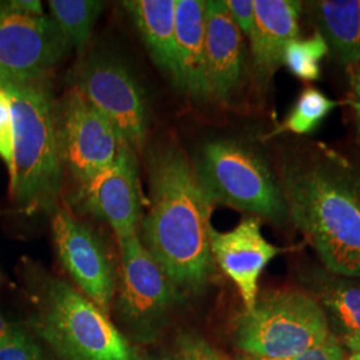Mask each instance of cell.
Returning <instances> with one entry per match:
<instances>
[{
	"mask_svg": "<svg viewBox=\"0 0 360 360\" xmlns=\"http://www.w3.org/2000/svg\"><path fill=\"white\" fill-rule=\"evenodd\" d=\"M148 166L144 247L181 294H196L215 271L210 245L215 205L178 146L167 144L151 153Z\"/></svg>",
	"mask_w": 360,
	"mask_h": 360,
	"instance_id": "cell-1",
	"label": "cell"
},
{
	"mask_svg": "<svg viewBox=\"0 0 360 360\" xmlns=\"http://www.w3.org/2000/svg\"><path fill=\"white\" fill-rule=\"evenodd\" d=\"M279 180L288 219L324 270L360 278V172L333 154L292 155Z\"/></svg>",
	"mask_w": 360,
	"mask_h": 360,
	"instance_id": "cell-2",
	"label": "cell"
},
{
	"mask_svg": "<svg viewBox=\"0 0 360 360\" xmlns=\"http://www.w3.org/2000/svg\"><path fill=\"white\" fill-rule=\"evenodd\" d=\"M13 117L11 196L27 214H53L62 190L63 163L49 79H0Z\"/></svg>",
	"mask_w": 360,
	"mask_h": 360,
	"instance_id": "cell-3",
	"label": "cell"
},
{
	"mask_svg": "<svg viewBox=\"0 0 360 360\" xmlns=\"http://www.w3.org/2000/svg\"><path fill=\"white\" fill-rule=\"evenodd\" d=\"M34 330L63 360H142L103 309L60 279L43 285Z\"/></svg>",
	"mask_w": 360,
	"mask_h": 360,
	"instance_id": "cell-4",
	"label": "cell"
},
{
	"mask_svg": "<svg viewBox=\"0 0 360 360\" xmlns=\"http://www.w3.org/2000/svg\"><path fill=\"white\" fill-rule=\"evenodd\" d=\"M193 168L215 206L232 207L274 223L288 219L281 180L266 159L245 143L236 139L206 143Z\"/></svg>",
	"mask_w": 360,
	"mask_h": 360,
	"instance_id": "cell-5",
	"label": "cell"
},
{
	"mask_svg": "<svg viewBox=\"0 0 360 360\" xmlns=\"http://www.w3.org/2000/svg\"><path fill=\"white\" fill-rule=\"evenodd\" d=\"M331 335L326 314L307 292L276 290L257 295L236 319L235 342L242 354L287 359L321 346Z\"/></svg>",
	"mask_w": 360,
	"mask_h": 360,
	"instance_id": "cell-6",
	"label": "cell"
},
{
	"mask_svg": "<svg viewBox=\"0 0 360 360\" xmlns=\"http://www.w3.org/2000/svg\"><path fill=\"white\" fill-rule=\"evenodd\" d=\"M55 127L63 167L77 187L89 184L114 163L122 141L110 120L77 89L55 102Z\"/></svg>",
	"mask_w": 360,
	"mask_h": 360,
	"instance_id": "cell-7",
	"label": "cell"
},
{
	"mask_svg": "<svg viewBox=\"0 0 360 360\" xmlns=\"http://www.w3.org/2000/svg\"><path fill=\"white\" fill-rule=\"evenodd\" d=\"M122 275L117 309L138 339H153L168 312L180 302L179 290L147 251L138 233L117 240Z\"/></svg>",
	"mask_w": 360,
	"mask_h": 360,
	"instance_id": "cell-8",
	"label": "cell"
},
{
	"mask_svg": "<svg viewBox=\"0 0 360 360\" xmlns=\"http://www.w3.org/2000/svg\"><path fill=\"white\" fill-rule=\"evenodd\" d=\"M77 90L103 114L119 139L141 151L148 129V107L144 91L119 59L95 53L82 65Z\"/></svg>",
	"mask_w": 360,
	"mask_h": 360,
	"instance_id": "cell-9",
	"label": "cell"
},
{
	"mask_svg": "<svg viewBox=\"0 0 360 360\" xmlns=\"http://www.w3.org/2000/svg\"><path fill=\"white\" fill-rule=\"evenodd\" d=\"M52 18L0 1V79L40 80L70 50Z\"/></svg>",
	"mask_w": 360,
	"mask_h": 360,
	"instance_id": "cell-10",
	"label": "cell"
},
{
	"mask_svg": "<svg viewBox=\"0 0 360 360\" xmlns=\"http://www.w3.org/2000/svg\"><path fill=\"white\" fill-rule=\"evenodd\" d=\"M52 232L67 272L82 294L107 314L117 288V274L103 240L62 208L52 214Z\"/></svg>",
	"mask_w": 360,
	"mask_h": 360,
	"instance_id": "cell-11",
	"label": "cell"
},
{
	"mask_svg": "<svg viewBox=\"0 0 360 360\" xmlns=\"http://www.w3.org/2000/svg\"><path fill=\"white\" fill-rule=\"evenodd\" d=\"M74 200L80 212L105 221L117 240L135 235L142 218L136 153L127 143H120L111 167L79 187Z\"/></svg>",
	"mask_w": 360,
	"mask_h": 360,
	"instance_id": "cell-12",
	"label": "cell"
},
{
	"mask_svg": "<svg viewBox=\"0 0 360 360\" xmlns=\"http://www.w3.org/2000/svg\"><path fill=\"white\" fill-rule=\"evenodd\" d=\"M210 245L214 262L236 285L245 309H252L262 272L283 248L271 245L263 236L262 221L255 217L242 220L230 231L219 232L211 226Z\"/></svg>",
	"mask_w": 360,
	"mask_h": 360,
	"instance_id": "cell-13",
	"label": "cell"
},
{
	"mask_svg": "<svg viewBox=\"0 0 360 360\" xmlns=\"http://www.w3.org/2000/svg\"><path fill=\"white\" fill-rule=\"evenodd\" d=\"M207 79L211 99L230 102L243 84L245 37L221 0L205 1Z\"/></svg>",
	"mask_w": 360,
	"mask_h": 360,
	"instance_id": "cell-14",
	"label": "cell"
},
{
	"mask_svg": "<svg viewBox=\"0 0 360 360\" xmlns=\"http://www.w3.org/2000/svg\"><path fill=\"white\" fill-rule=\"evenodd\" d=\"M255 25L250 37L257 77L269 82L283 65L287 44L299 38L303 3L297 0H254Z\"/></svg>",
	"mask_w": 360,
	"mask_h": 360,
	"instance_id": "cell-15",
	"label": "cell"
},
{
	"mask_svg": "<svg viewBox=\"0 0 360 360\" xmlns=\"http://www.w3.org/2000/svg\"><path fill=\"white\" fill-rule=\"evenodd\" d=\"M306 283L324 311L331 334L349 352H360V278L311 270Z\"/></svg>",
	"mask_w": 360,
	"mask_h": 360,
	"instance_id": "cell-16",
	"label": "cell"
},
{
	"mask_svg": "<svg viewBox=\"0 0 360 360\" xmlns=\"http://www.w3.org/2000/svg\"><path fill=\"white\" fill-rule=\"evenodd\" d=\"M176 87L196 101L211 99L207 79L205 1L176 0Z\"/></svg>",
	"mask_w": 360,
	"mask_h": 360,
	"instance_id": "cell-17",
	"label": "cell"
},
{
	"mask_svg": "<svg viewBox=\"0 0 360 360\" xmlns=\"http://www.w3.org/2000/svg\"><path fill=\"white\" fill-rule=\"evenodd\" d=\"M151 58L176 86V0H129L123 3Z\"/></svg>",
	"mask_w": 360,
	"mask_h": 360,
	"instance_id": "cell-18",
	"label": "cell"
},
{
	"mask_svg": "<svg viewBox=\"0 0 360 360\" xmlns=\"http://www.w3.org/2000/svg\"><path fill=\"white\" fill-rule=\"evenodd\" d=\"M309 7L330 53L352 70L360 62V0H319Z\"/></svg>",
	"mask_w": 360,
	"mask_h": 360,
	"instance_id": "cell-19",
	"label": "cell"
},
{
	"mask_svg": "<svg viewBox=\"0 0 360 360\" xmlns=\"http://www.w3.org/2000/svg\"><path fill=\"white\" fill-rule=\"evenodd\" d=\"M52 19L60 28L71 49L82 51L89 40L94 26L103 11L104 3L95 0H51Z\"/></svg>",
	"mask_w": 360,
	"mask_h": 360,
	"instance_id": "cell-20",
	"label": "cell"
},
{
	"mask_svg": "<svg viewBox=\"0 0 360 360\" xmlns=\"http://www.w3.org/2000/svg\"><path fill=\"white\" fill-rule=\"evenodd\" d=\"M338 105H340V102L331 99L323 91L315 87H306L299 94L285 119L271 132L270 136L283 132H290L294 135H309L319 129L323 120Z\"/></svg>",
	"mask_w": 360,
	"mask_h": 360,
	"instance_id": "cell-21",
	"label": "cell"
},
{
	"mask_svg": "<svg viewBox=\"0 0 360 360\" xmlns=\"http://www.w3.org/2000/svg\"><path fill=\"white\" fill-rule=\"evenodd\" d=\"M328 53L326 39L315 30L307 38H296L287 44L283 65L302 82H316L322 74L323 59Z\"/></svg>",
	"mask_w": 360,
	"mask_h": 360,
	"instance_id": "cell-22",
	"label": "cell"
},
{
	"mask_svg": "<svg viewBox=\"0 0 360 360\" xmlns=\"http://www.w3.org/2000/svg\"><path fill=\"white\" fill-rule=\"evenodd\" d=\"M176 345L178 355L183 360H224L215 348L198 335H180Z\"/></svg>",
	"mask_w": 360,
	"mask_h": 360,
	"instance_id": "cell-23",
	"label": "cell"
},
{
	"mask_svg": "<svg viewBox=\"0 0 360 360\" xmlns=\"http://www.w3.org/2000/svg\"><path fill=\"white\" fill-rule=\"evenodd\" d=\"M0 158L8 168L13 169V117L8 99L0 89Z\"/></svg>",
	"mask_w": 360,
	"mask_h": 360,
	"instance_id": "cell-24",
	"label": "cell"
},
{
	"mask_svg": "<svg viewBox=\"0 0 360 360\" xmlns=\"http://www.w3.org/2000/svg\"><path fill=\"white\" fill-rule=\"evenodd\" d=\"M346 352L345 348L340 345V342L335 338L334 335L331 334L326 342H323L321 346L312 348L304 354H300L297 356H292V358H287V359L279 360H342L345 358ZM233 360H274V359H262V358H255V356H250V355H245L240 354L238 355Z\"/></svg>",
	"mask_w": 360,
	"mask_h": 360,
	"instance_id": "cell-25",
	"label": "cell"
},
{
	"mask_svg": "<svg viewBox=\"0 0 360 360\" xmlns=\"http://www.w3.org/2000/svg\"><path fill=\"white\" fill-rule=\"evenodd\" d=\"M0 360H44L38 345L23 331L10 345L0 347Z\"/></svg>",
	"mask_w": 360,
	"mask_h": 360,
	"instance_id": "cell-26",
	"label": "cell"
},
{
	"mask_svg": "<svg viewBox=\"0 0 360 360\" xmlns=\"http://www.w3.org/2000/svg\"><path fill=\"white\" fill-rule=\"evenodd\" d=\"M233 23L240 30L243 37L250 39L255 25V1L254 0H227L224 1Z\"/></svg>",
	"mask_w": 360,
	"mask_h": 360,
	"instance_id": "cell-27",
	"label": "cell"
},
{
	"mask_svg": "<svg viewBox=\"0 0 360 360\" xmlns=\"http://www.w3.org/2000/svg\"><path fill=\"white\" fill-rule=\"evenodd\" d=\"M351 87H352V101L351 103L355 110V120L360 138V62L352 68V79H351Z\"/></svg>",
	"mask_w": 360,
	"mask_h": 360,
	"instance_id": "cell-28",
	"label": "cell"
},
{
	"mask_svg": "<svg viewBox=\"0 0 360 360\" xmlns=\"http://www.w3.org/2000/svg\"><path fill=\"white\" fill-rule=\"evenodd\" d=\"M23 333L22 328L15 327L11 323L7 322L1 315H0V347H4L13 342L19 335Z\"/></svg>",
	"mask_w": 360,
	"mask_h": 360,
	"instance_id": "cell-29",
	"label": "cell"
},
{
	"mask_svg": "<svg viewBox=\"0 0 360 360\" xmlns=\"http://www.w3.org/2000/svg\"><path fill=\"white\" fill-rule=\"evenodd\" d=\"M15 4L22 8L26 13H34V15H44L43 7L40 1L35 0H15Z\"/></svg>",
	"mask_w": 360,
	"mask_h": 360,
	"instance_id": "cell-30",
	"label": "cell"
},
{
	"mask_svg": "<svg viewBox=\"0 0 360 360\" xmlns=\"http://www.w3.org/2000/svg\"><path fill=\"white\" fill-rule=\"evenodd\" d=\"M146 360H183L180 358L179 355H178V352L175 354V355H172V354H158V355H153V356H150L148 359Z\"/></svg>",
	"mask_w": 360,
	"mask_h": 360,
	"instance_id": "cell-31",
	"label": "cell"
},
{
	"mask_svg": "<svg viewBox=\"0 0 360 360\" xmlns=\"http://www.w3.org/2000/svg\"><path fill=\"white\" fill-rule=\"evenodd\" d=\"M342 360H360V352H349Z\"/></svg>",
	"mask_w": 360,
	"mask_h": 360,
	"instance_id": "cell-32",
	"label": "cell"
}]
</instances>
